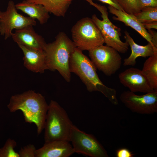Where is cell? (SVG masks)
Instances as JSON below:
<instances>
[{"label":"cell","mask_w":157,"mask_h":157,"mask_svg":"<svg viewBox=\"0 0 157 157\" xmlns=\"http://www.w3.org/2000/svg\"><path fill=\"white\" fill-rule=\"evenodd\" d=\"M24 54V65L28 69L35 73H43L48 68L46 64L44 50L19 45Z\"/></svg>","instance_id":"obj_14"},{"label":"cell","mask_w":157,"mask_h":157,"mask_svg":"<svg viewBox=\"0 0 157 157\" xmlns=\"http://www.w3.org/2000/svg\"><path fill=\"white\" fill-rule=\"evenodd\" d=\"M36 149L33 144H29L21 148L19 154V157H35Z\"/></svg>","instance_id":"obj_23"},{"label":"cell","mask_w":157,"mask_h":157,"mask_svg":"<svg viewBox=\"0 0 157 157\" xmlns=\"http://www.w3.org/2000/svg\"><path fill=\"white\" fill-rule=\"evenodd\" d=\"M120 99L132 112L141 114H152L157 112V91L138 95L130 90L124 91Z\"/></svg>","instance_id":"obj_9"},{"label":"cell","mask_w":157,"mask_h":157,"mask_svg":"<svg viewBox=\"0 0 157 157\" xmlns=\"http://www.w3.org/2000/svg\"><path fill=\"white\" fill-rule=\"evenodd\" d=\"M124 38L125 41L130 46L131 50V53L127 58L124 60V66H134L136 63V59L139 57L146 58L151 56L157 51V48L152 43L148 42L145 46H141L135 42L133 39L126 31L124 32Z\"/></svg>","instance_id":"obj_15"},{"label":"cell","mask_w":157,"mask_h":157,"mask_svg":"<svg viewBox=\"0 0 157 157\" xmlns=\"http://www.w3.org/2000/svg\"><path fill=\"white\" fill-rule=\"evenodd\" d=\"M43 6L49 13L58 17H64L73 0H26Z\"/></svg>","instance_id":"obj_18"},{"label":"cell","mask_w":157,"mask_h":157,"mask_svg":"<svg viewBox=\"0 0 157 157\" xmlns=\"http://www.w3.org/2000/svg\"><path fill=\"white\" fill-rule=\"evenodd\" d=\"M70 142L75 153L91 157H108L106 151L93 135L81 130L74 125L71 130Z\"/></svg>","instance_id":"obj_8"},{"label":"cell","mask_w":157,"mask_h":157,"mask_svg":"<svg viewBox=\"0 0 157 157\" xmlns=\"http://www.w3.org/2000/svg\"><path fill=\"white\" fill-rule=\"evenodd\" d=\"M137 6L141 10L146 8L157 7V0H136Z\"/></svg>","instance_id":"obj_24"},{"label":"cell","mask_w":157,"mask_h":157,"mask_svg":"<svg viewBox=\"0 0 157 157\" xmlns=\"http://www.w3.org/2000/svg\"><path fill=\"white\" fill-rule=\"evenodd\" d=\"M17 143L13 139H8L0 149V157H19L18 153L14 150Z\"/></svg>","instance_id":"obj_21"},{"label":"cell","mask_w":157,"mask_h":157,"mask_svg":"<svg viewBox=\"0 0 157 157\" xmlns=\"http://www.w3.org/2000/svg\"><path fill=\"white\" fill-rule=\"evenodd\" d=\"M134 15L142 23L157 21V7L145 8Z\"/></svg>","instance_id":"obj_20"},{"label":"cell","mask_w":157,"mask_h":157,"mask_svg":"<svg viewBox=\"0 0 157 157\" xmlns=\"http://www.w3.org/2000/svg\"><path fill=\"white\" fill-rule=\"evenodd\" d=\"M148 31L151 37L152 44L155 47L157 48V32L151 29L148 30Z\"/></svg>","instance_id":"obj_27"},{"label":"cell","mask_w":157,"mask_h":157,"mask_svg":"<svg viewBox=\"0 0 157 157\" xmlns=\"http://www.w3.org/2000/svg\"><path fill=\"white\" fill-rule=\"evenodd\" d=\"M17 9L28 15L31 18L37 19L40 24L47 22L50 17L49 12L42 5L27 1L26 0L15 5Z\"/></svg>","instance_id":"obj_17"},{"label":"cell","mask_w":157,"mask_h":157,"mask_svg":"<svg viewBox=\"0 0 157 157\" xmlns=\"http://www.w3.org/2000/svg\"><path fill=\"white\" fill-rule=\"evenodd\" d=\"M76 48L66 33L61 32L56 37L54 41L46 44L44 50L48 69L58 71L68 82H70L71 79L69 61Z\"/></svg>","instance_id":"obj_3"},{"label":"cell","mask_w":157,"mask_h":157,"mask_svg":"<svg viewBox=\"0 0 157 157\" xmlns=\"http://www.w3.org/2000/svg\"><path fill=\"white\" fill-rule=\"evenodd\" d=\"M7 107L11 112L22 111L26 122L35 124L38 135L44 129L49 104L41 94L29 90L12 95Z\"/></svg>","instance_id":"obj_1"},{"label":"cell","mask_w":157,"mask_h":157,"mask_svg":"<svg viewBox=\"0 0 157 157\" xmlns=\"http://www.w3.org/2000/svg\"><path fill=\"white\" fill-rule=\"evenodd\" d=\"M71 73L77 75L89 92L98 91L103 94L113 104H118L116 90L104 85L99 78L96 69L90 60L76 48L69 61Z\"/></svg>","instance_id":"obj_2"},{"label":"cell","mask_w":157,"mask_h":157,"mask_svg":"<svg viewBox=\"0 0 157 157\" xmlns=\"http://www.w3.org/2000/svg\"><path fill=\"white\" fill-rule=\"evenodd\" d=\"M72 41L81 50L88 51L104 43L102 35L91 18H83L71 29Z\"/></svg>","instance_id":"obj_6"},{"label":"cell","mask_w":157,"mask_h":157,"mask_svg":"<svg viewBox=\"0 0 157 157\" xmlns=\"http://www.w3.org/2000/svg\"><path fill=\"white\" fill-rule=\"evenodd\" d=\"M108 8L110 13L115 16L113 17L114 20L122 22L126 26L131 27L148 42L152 43L150 35L145 28L143 23L141 22L134 14H128L110 6H109Z\"/></svg>","instance_id":"obj_16"},{"label":"cell","mask_w":157,"mask_h":157,"mask_svg":"<svg viewBox=\"0 0 157 157\" xmlns=\"http://www.w3.org/2000/svg\"><path fill=\"white\" fill-rule=\"evenodd\" d=\"M143 24L146 30L151 29L152 28L157 29V21Z\"/></svg>","instance_id":"obj_28"},{"label":"cell","mask_w":157,"mask_h":157,"mask_svg":"<svg viewBox=\"0 0 157 157\" xmlns=\"http://www.w3.org/2000/svg\"><path fill=\"white\" fill-rule=\"evenodd\" d=\"M92 1L93 0H91ZM103 3L108 4L109 6L124 11L123 10L119 4L117 0H97Z\"/></svg>","instance_id":"obj_26"},{"label":"cell","mask_w":157,"mask_h":157,"mask_svg":"<svg viewBox=\"0 0 157 157\" xmlns=\"http://www.w3.org/2000/svg\"><path fill=\"white\" fill-rule=\"evenodd\" d=\"M118 77L121 83L133 92L147 93L156 91L151 87L142 70L138 69L131 67L127 69L120 73Z\"/></svg>","instance_id":"obj_11"},{"label":"cell","mask_w":157,"mask_h":157,"mask_svg":"<svg viewBox=\"0 0 157 157\" xmlns=\"http://www.w3.org/2000/svg\"><path fill=\"white\" fill-rule=\"evenodd\" d=\"M124 12L135 14L140 12L137 5L136 0H117Z\"/></svg>","instance_id":"obj_22"},{"label":"cell","mask_w":157,"mask_h":157,"mask_svg":"<svg viewBox=\"0 0 157 157\" xmlns=\"http://www.w3.org/2000/svg\"><path fill=\"white\" fill-rule=\"evenodd\" d=\"M75 153L70 142L55 140L45 142L35 152V157H68Z\"/></svg>","instance_id":"obj_13"},{"label":"cell","mask_w":157,"mask_h":157,"mask_svg":"<svg viewBox=\"0 0 157 157\" xmlns=\"http://www.w3.org/2000/svg\"><path fill=\"white\" fill-rule=\"evenodd\" d=\"M142 71L152 88L157 90V51L145 61Z\"/></svg>","instance_id":"obj_19"},{"label":"cell","mask_w":157,"mask_h":157,"mask_svg":"<svg viewBox=\"0 0 157 157\" xmlns=\"http://www.w3.org/2000/svg\"><path fill=\"white\" fill-rule=\"evenodd\" d=\"M73 125L65 110L57 102L51 100L49 104L44 129L45 142L57 140L70 142Z\"/></svg>","instance_id":"obj_4"},{"label":"cell","mask_w":157,"mask_h":157,"mask_svg":"<svg viewBox=\"0 0 157 157\" xmlns=\"http://www.w3.org/2000/svg\"></svg>","instance_id":"obj_29"},{"label":"cell","mask_w":157,"mask_h":157,"mask_svg":"<svg viewBox=\"0 0 157 157\" xmlns=\"http://www.w3.org/2000/svg\"><path fill=\"white\" fill-rule=\"evenodd\" d=\"M85 0L96 8L101 14L102 20L95 14L92 15L91 19L101 32L106 45L113 47L119 53H126L129 49V45L126 41L124 42L121 40V29L109 19L106 7L94 3L91 0Z\"/></svg>","instance_id":"obj_5"},{"label":"cell","mask_w":157,"mask_h":157,"mask_svg":"<svg viewBox=\"0 0 157 157\" xmlns=\"http://www.w3.org/2000/svg\"><path fill=\"white\" fill-rule=\"evenodd\" d=\"M11 37L18 45L29 48L44 50L46 44L42 37L34 31L33 26H29L16 29Z\"/></svg>","instance_id":"obj_12"},{"label":"cell","mask_w":157,"mask_h":157,"mask_svg":"<svg viewBox=\"0 0 157 157\" xmlns=\"http://www.w3.org/2000/svg\"><path fill=\"white\" fill-rule=\"evenodd\" d=\"M35 19L19 13L14 2L10 1L6 10L0 11V33L6 40L10 36L14 29H18L36 25Z\"/></svg>","instance_id":"obj_10"},{"label":"cell","mask_w":157,"mask_h":157,"mask_svg":"<svg viewBox=\"0 0 157 157\" xmlns=\"http://www.w3.org/2000/svg\"><path fill=\"white\" fill-rule=\"evenodd\" d=\"M89 51L90 60L96 69L110 76L120 68L122 58L119 52L108 46L101 45Z\"/></svg>","instance_id":"obj_7"},{"label":"cell","mask_w":157,"mask_h":157,"mask_svg":"<svg viewBox=\"0 0 157 157\" xmlns=\"http://www.w3.org/2000/svg\"><path fill=\"white\" fill-rule=\"evenodd\" d=\"M116 155L117 157H133V154L126 148H121L117 150Z\"/></svg>","instance_id":"obj_25"}]
</instances>
